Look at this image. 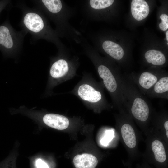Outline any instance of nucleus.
I'll list each match as a JSON object with an SVG mask.
<instances>
[{"label":"nucleus","instance_id":"f257e3e1","mask_svg":"<svg viewBox=\"0 0 168 168\" xmlns=\"http://www.w3.org/2000/svg\"><path fill=\"white\" fill-rule=\"evenodd\" d=\"M123 105L129 108L132 114L137 120L144 122L148 119L150 113L149 101L139 90L129 75L122 77Z\"/></svg>","mask_w":168,"mask_h":168},{"label":"nucleus","instance_id":"f03ea898","mask_svg":"<svg viewBox=\"0 0 168 168\" xmlns=\"http://www.w3.org/2000/svg\"><path fill=\"white\" fill-rule=\"evenodd\" d=\"M21 21V26L26 31L30 33L34 38L39 39L44 30L45 23L39 9L25 8Z\"/></svg>","mask_w":168,"mask_h":168},{"label":"nucleus","instance_id":"7ed1b4c3","mask_svg":"<svg viewBox=\"0 0 168 168\" xmlns=\"http://www.w3.org/2000/svg\"><path fill=\"white\" fill-rule=\"evenodd\" d=\"M164 73L157 71H146L130 76L141 92L145 96Z\"/></svg>","mask_w":168,"mask_h":168},{"label":"nucleus","instance_id":"20e7f679","mask_svg":"<svg viewBox=\"0 0 168 168\" xmlns=\"http://www.w3.org/2000/svg\"><path fill=\"white\" fill-rule=\"evenodd\" d=\"M23 36L22 33L14 29L11 30L6 26H0V44L14 52L21 49Z\"/></svg>","mask_w":168,"mask_h":168},{"label":"nucleus","instance_id":"39448f33","mask_svg":"<svg viewBox=\"0 0 168 168\" xmlns=\"http://www.w3.org/2000/svg\"><path fill=\"white\" fill-rule=\"evenodd\" d=\"M145 96L155 98L168 99V76L164 73Z\"/></svg>","mask_w":168,"mask_h":168},{"label":"nucleus","instance_id":"423d86ee","mask_svg":"<svg viewBox=\"0 0 168 168\" xmlns=\"http://www.w3.org/2000/svg\"><path fill=\"white\" fill-rule=\"evenodd\" d=\"M77 93L79 96L86 101L93 103L104 102L103 101L102 92L87 84L80 86L78 89Z\"/></svg>","mask_w":168,"mask_h":168},{"label":"nucleus","instance_id":"0eeeda50","mask_svg":"<svg viewBox=\"0 0 168 168\" xmlns=\"http://www.w3.org/2000/svg\"><path fill=\"white\" fill-rule=\"evenodd\" d=\"M44 122L47 126L58 130L67 128L69 125V121L66 117L55 114H48L43 117Z\"/></svg>","mask_w":168,"mask_h":168},{"label":"nucleus","instance_id":"6e6552de","mask_svg":"<svg viewBox=\"0 0 168 168\" xmlns=\"http://www.w3.org/2000/svg\"><path fill=\"white\" fill-rule=\"evenodd\" d=\"M131 11L134 18L137 21H141L148 15L149 7L145 0H133L131 4Z\"/></svg>","mask_w":168,"mask_h":168},{"label":"nucleus","instance_id":"1a4fd4ad","mask_svg":"<svg viewBox=\"0 0 168 168\" xmlns=\"http://www.w3.org/2000/svg\"><path fill=\"white\" fill-rule=\"evenodd\" d=\"M73 162L76 168H95L98 160L92 154L84 153L76 155Z\"/></svg>","mask_w":168,"mask_h":168},{"label":"nucleus","instance_id":"9d476101","mask_svg":"<svg viewBox=\"0 0 168 168\" xmlns=\"http://www.w3.org/2000/svg\"><path fill=\"white\" fill-rule=\"evenodd\" d=\"M104 51L113 58L117 60L122 59L124 52L122 47L116 43L110 41H105L102 44Z\"/></svg>","mask_w":168,"mask_h":168},{"label":"nucleus","instance_id":"9b49d317","mask_svg":"<svg viewBox=\"0 0 168 168\" xmlns=\"http://www.w3.org/2000/svg\"><path fill=\"white\" fill-rule=\"evenodd\" d=\"M121 133L123 139L129 147H134L137 143L136 138L134 131L132 126L129 124H125L122 126Z\"/></svg>","mask_w":168,"mask_h":168},{"label":"nucleus","instance_id":"f8f14e48","mask_svg":"<svg viewBox=\"0 0 168 168\" xmlns=\"http://www.w3.org/2000/svg\"><path fill=\"white\" fill-rule=\"evenodd\" d=\"M146 61L155 66H161L166 62V58L161 52L156 50H150L147 51L144 54Z\"/></svg>","mask_w":168,"mask_h":168},{"label":"nucleus","instance_id":"ddd939ff","mask_svg":"<svg viewBox=\"0 0 168 168\" xmlns=\"http://www.w3.org/2000/svg\"><path fill=\"white\" fill-rule=\"evenodd\" d=\"M68 66L66 61L60 59L54 62L52 65L50 70L51 76L55 78L61 77L67 72Z\"/></svg>","mask_w":168,"mask_h":168},{"label":"nucleus","instance_id":"4468645a","mask_svg":"<svg viewBox=\"0 0 168 168\" xmlns=\"http://www.w3.org/2000/svg\"><path fill=\"white\" fill-rule=\"evenodd\" d=\"M152 148L156 160L161 163L164 162L166 156L162 143L159 140H155L152 143Z\"/></svg>","mask_w":168,"mask_h":168},{"label":"nucleus","instance_id":"2eb2a0df","mask_svg":"<svg viewBox=\"0 0 168 168\" xmlns=\"http://www.w3.org/2000/svg\"><path fill=\"white\" fill-rule=\"evenodd\" d=\"M39 1L52 13L57 14L62 9V5L61 0H42Z\"/></svg>","mask_w":168,"mask_h":168},{"label":"nucleus","instance_id":"dca6fc26","mask_svg":"<svg viewBox=\"0 0 168 168\" xmlns=\"http://www.w3.org/2000/svg\"><path fill=\"white\" fill-rule=\"evenodd\" d=\"M113 0H91L89 3L92 8L100 9L106 8L112 4Z\"/></svg>","mask_w":168,"mask_h":168},{"label":"nucleus","instance_id":"f3484780","mask_svg":"<svg viewBox=\"0 0 168 168\" xmlns=\"http://www.w3.org/2000/svg\"><path fill=\"white\" fill-rule=\"evenodd\" d=\"M161 22L159 24L160 28L165 31L168 28V16L166 14H162L160 16Z\"/></svg>","mask_w":168,"mask_h":168},{"label":"nucleus","instance_id":"a211bd4d","mask_svg":"<svg viewBox=\"0 0 168 168\" xmlns=\"http://www.w3.org/2000/svg\"><path fill=\"white\" fill-rule=\"evenodd\" d=\"M36 165L37 168H49L47 164L40 158L36 160Z\"/></svg>","mask_w":168,"mask_h":168},{"label":"nucleus","instance_id":"6ab92c4d","mask_svg":"<svg viewBox=\"0 0 168 168\" xmlns=\"http://www.w3.org/2000/svg\"><path fill=\"white\" fill-rule=\"evenodd\" d=\"M164 126L165 128L166 129V135L167 137L168 138V121H166L164 124Z\"/></svg>","mask_w":168,"mask_h":168},{"label":"nucleus","instance_id":"aec40b11","mask_svg":"<svg viewBox=\"0 0 168 168\" xmlns=\"http://www.w3.org/2000/svg\"><path fill=\"white\" fill-rule=\"evenodd\" d=\"M166 39L167 41H168V31H167L166 32Z\"/></svg>","mask_w":168,"mask_h":168}]
</instances>
